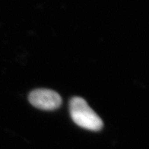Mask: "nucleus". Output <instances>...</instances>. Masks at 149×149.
<instances>
[{"label":"nucleus","mask_w":149,"mask_h":149,"mask_svg":"<svg viewBox=\"0 0 149 149\" xmlns=\"http://www.w3.org/2000/svg\"><path fill=\"white\" fill-rule=\"evenodd\" d=\"M28 100L33 107L44 110H53L62 104V98L58 93L49 89H36L30 93Z\"/></svg>","instance_id":"obj_2"},{"label":"nucleus","mask_w":149,"mask_h":149,"mask_svg":"<svg viewBox=\"0 0 149 149\" xmlns=\"http://www.w3.org/2000/svg\"><path fill=\"white\" fill-rule=\"evenodd\" d=\"M69 111L73 121L80 127L91 131H99L102 129V120L83 98H72L69 103Z\"/></svg>","instance_id":"obj_1"}]
</instances>
